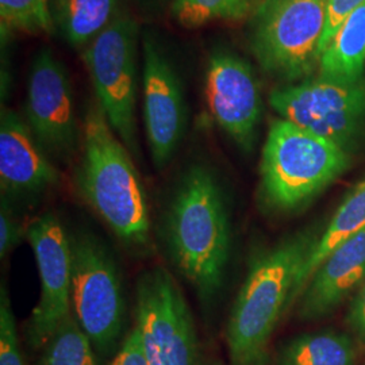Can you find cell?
Returning a JSON list of instances; mask_svg holds the SVG:
<instances>
[{
	"mask_svg": "<svg viewBox=\"0 0 365 365\" xmlns=\"http://www.w3.org/2000/svg\"><path fill=\"white\" fill-rule=\"evenodd\" d=\"M170 260L211 303L223 286L232 247V226L221 184L209 167L191 165L178 182L164 217Z\"/></svg>",
	"mask_w": 365,
	"mask_h": 365,
	"instance_id": "obj_1",
	"label": "cell"
},
{
	"mask_svg": "<svg viewBox=\"0 0 365 365\" xmlns=\"http://www.w3.org/2000/svg\"><path fill=\"white\" fill-rule=\"evenodd\" d=\"M318 238L306 229L252 259L226 327L230 365L269 364L274 331L289 309L297 276Z\"/></svg>",
	"mask_w": 365,
	"mask_h": 365,
	"instance_id": "obj_2",
	"label": "cell"
},
{
	"mask_svg": "<svg viewBox=\"0 0 365 365\" xmlns=\"http://www.w3.org/2000/svg\"><path fill=\"white\" fill-rule=\"evenodd\" d=\"M83 156L76 170L81 199L118 238L133 249L150 244V214L144 185L129 149L111 129L99 105L83 122Z\"/></svg>",
	"mask_w": 365,
	"mask_h": 365,
	"instance_id": "obj_3",
	"label": "cell"
},
{
	"mask_svg": "<svg viewBox=\"0 0 365 365\" xmlns=\"http://www.w3.org/2000/svg\"><path fill=\"white\" fill-rule=\"evenodd\" d=\"M349 167L339 145L286 119L271 123L262 148L260 199L274 212L306 207Z\"/></svg>",
	"mask_w": 365,
	"mask_h": 365,
	"instance_id": "obj_4",
	"label": "cell"
},
{
	"mask_svg": "<svg viewBox=\"0 0 365 365\" xmlns=\"http://www.w3.org/2000/svg\"><path fill=\"white\" fill-rule=\"evenodd\" d=\"M327 0H260L252 15L250 48L264 72L288 84L319 66Z\"/></svg>",
	"mask_w": 365,
	"mask_h": 365,
	"instance_id": "obj_5",
	"label": "cell"
},
{
	"mask_svg": "<svg viewBox=\"0 0 365 365\" xmlns=\"http://www.w3.org/2000/svg\"><path fill=\"white\" fill-rule=\"evenodd\" d=\"M72 252V314L99 356L122 344L126 302L111 252L96 235H69Z\"/></svg>",
	"mask_w": 365,
	"mask_h": 365,
	"instance_id": "obj_6",
	"label": "cell"
},
{
	"mask_svg": "<svg viewBox=\"0 0 365 365\" xmlns=\"http://www.w3.org/2000/svg\"><path fill=\"white\" fill-rule=\"evenodd\" d=\"M137 37L135 19L119 13L83 54L98 105L131 155L140 153L135 125Z\"/></svg>",
	"mask_w": 365,
	"mask_h": 365,
	"instance_id": "obj_7",
	"label": "cell"
},
{
	"mask_svg": "<svg viewBox=\"0 0 365 365\" xmlns=\"http://www.w3.org/2000/svg\"><path fill=\"white\" fill-rule=\"evenodd\" d=\"M149 365H200L195 321L176 279L165 268L137 283V322Z\"/></svg>",
	"mask_w": 365,
	"mask_h": 365,
	"instance_id": "obj_8",
	"label": "cell"
},
{
	"mask_svg": "<svg viewBox=\"0 0 365 365\" xmlns=\"http://www.w3.org/2000/svg\"><path fill=\"white\" fill-rule=\"evenodd\" d=\"M269 105L288 122L349 152L364 130L365 83L306 78L274 88Z\"/></svg>",
	"mask_w": 365,
	"mask_h": 365,
	"instance_id": "obj_9",
	"label": "cell"
},
{
	"mask_svg": "<svg viewBox=\"0 0 365 365\" xmlns=\"http://www.w3.org/2000/svg\"><path fill=\"white\" fill-rule=\"evenodd\" d=\"M41 280L38 302L25 327L31 351H41L53 333L72 315V252L71 240L53 212H43L27 225Z\"/></svg>",
	"mask_w": 365,
	"mask_h": 365,
	"instance_id": "obj_10",
	"label": "cell"
},
{
	"mask_svg": "<svg viewBox=\"0 0 365 365\" xmlns=\"http://www.w3.org/2000/svg\"><path fill=\"white\" fill-rule=\"evenodd\" d=\"M26 122L45 150L66 160L76 150L78 128L68 71L51 49L39 51L29 72Z\"/></svg>",
	"mask_w": 365,
	"mask_h": 365,
	"instance_id": "obj_11",
	"label": "cell"
},
{
	"mask_svg": "<svg viewBox=\"0 0 365 365\" xmlns=\"http://www.w3.org/2000/svg\"><path fill=\"white\" fill-rule=\"evenodd\" d=\"M211 117L235 145L250 153L257 140L262 102L252 66L226 49L211 52L205 81Z\"/></svg>",
	"mask_w": 365,
	"mask_h": 365,
	"instance_id": "obj_12",
	"label": "cell"
},
{
	"mask_svg": "<svg viewBox=\"0 0 365 365\" xmlns=\"http://www.w3.org/2000/svg\"><path fill=\"white\" fill-rule=\"evenodd\" d=\"M144 122L150 156L164 170L175 156L187 126L182 81L163 46L152 36L144 38Z\"/></svg>",
	"mask_w": 365,
	"mask_h": 365,
	"instance_id": "obj_13",
	"label": "cell"
},
{
	"mask_svg": "<svg viewBox=\"0 0 365 365\" xmlns=\"http://www.w3.org/2000/svg\"><path fill=\"white\" fill-rule=\"evenodd\" d=\"M60 180L45 148L29 123L10 108L0 115V187L1 196H36Z\"/></svg>",
	"mask_w": 365,
	"mask_h": 365,
	"instance_id": "obj_14",
	"label": "cell"
},
{
	"mask_svg": "<svg viewBox=\"0 0 365 365\" xmlns=\"http://www.w3.org/2000/svg\"><path fill=\"white\" fill-rule=\"evenodd\" d=\"M365 280V229L339 244L314 272L298 299V315L315 321L333 313Z\"/></svg>",
	"mask_w": 365,
	"mask_h": 365,
	"instance_id": "obj_15",
	"label": "cell"
},
{
	"mask_svg": "<svg viewBox=\"0 0 365 365\" xmlns=\"http://www.w3.org/2000/svg\"><path fill=\"white\" fill-rule=\"evenodd\" d=\"M363 229H365V180L357 184L352 192L344 199L324 233L319 235L313 250L303 262L292 289L289 307L298 302L302 291L327 256L339 244L357 235Z\"/></svg>",
	"mask_w": 365,
	"mask_h": 365,
	"instance_id": "obj_16",
	"label": "cell"
},
{
	"mask_svg": "<svg viewBox=\"0 0 365 365\" xmlns=\"http://www.w3.org/2000/svg\"><path fill=\"white\" fill-rule=\"evenodd\" d=\"M365 3L341 26L319 58V78L339 84L364 81Z\"/></svg>",
	"mask_w": 365,
	"mask_h": 365,
	"instance_id": "obj_17",
	"label": "cell"
},
{
	"mask_svg": "<svg viewBox=\"0 0 365 365\" xmlns=\"http://www.w3.org/2000/svg\"><path fill=\"white\" fill-rule=\"evenodd\" d=\"M353 339L339 331L304 333L287 341L276 354V365H354Z\"/></svg>",
	"mask_w": 365,
	"mask_h": 365,
	"instance_id": "obj_18",
	"label": "cell"
},
{
	"mask_svg": "<svg viewBox=\"0 0 365 365\" xmlns=\"http://www.w3.org/2000/svg\"><path fill=\"white\" fill-rule=\"evenodd\" d=\"M118 0H54L53 19L68 43H91L117 18Z\"/></svg>",
	"mask_w": 365,
	"mask_h": 365,
	"instance_id": "obj_19",
	"label": "cell"
},
{
	"mask_svg": "<svg viewBox=\"0 0 365 365\" xmlns=\"http://www.w3.org/2000/svg\"><path fill=\"white\" fill-rule=\"evenodd\" d=\"M260 0H170L173 21L184 29L215 22H241L252 18Z\"/></svg>",
	"mask_w": 365,
	"mask_h": 365,
	"instance_id": "obj_20",
	"label": "cell"
},
{
	"mask_svg": "<svg viewBox=\"0 0 365 365\" xmlns=\"http://www.w3.org/2000/svg\"><path fill=\"white\" fill-rule=\"evenodd\" d=\"M36 365H98L91 341L69 315L41 348Z\"/></svg>",
	"mask_w": 365,
	"mask_h": 365,
	"instance_id": "obj_21",
	"label": "cell"
},
{
	"mask_svg": "<svg viewBox=\"0 0 365 365\" xmlns=\"http://www.w3.org/2000/svg\"><path fill=\"white\" fill-rule=\"evenodd\" d=\"M1 25L26 33H51L54 25L49 0H0Z\"/></svg>",
	"mask_w": 365,
	"mask_h": 365,
	"instance_id": "obj_22",
	"label": "cell"
},
{
	"mask_svg": "<svg viewBox=\"0 0 365 365\" xmlns=\"http://www.w3.org/2000/svg\"><path fill=\"white\" fill-rule=\"evenodd\" d=\"M0 365H26L11 300L4 284L0 287Z\"/></svg>",
	"mask_w": 365,
	"mask_h": 365,
	"instance_id": "obj_23",
	"label": "cell"
},
{
	"mask_svg": "<svg viewBox=\"0 0 365 365\" xmlns=\"http://www.w3.org/2000/svg\"><path fill=\"white\" fill-rule=\"evenodd\" d=\"M27 238V226L16 217L6 196H1L0 205V257L4 259L9 252Z\"/></svg>",
	"mask_w": 365,
	"mask_h": 365,
	"instance_id": "obj_24",
	"label": "cell"
},
{
	"mask_svg": "<svg viewBox=\"0 0 365 365\" xmlns=\"http://www.w3.org/2000/svg\"><path fill=\"white\" fill-rule=\"evenodd\" d=\"M363 3H365V0H327L325 29L319 46L321 56L331 39L339 33L341 26Z\"/></svg>",
	"mask_w": 365,
	"mask_h": 365,
	"instance_id": "obj_25",
	"label": "cell"
},
{
	"mask_svg": "<svg viewBox=\"0 0 365 365\" xmlns=\"http://www.w3.org/2000/svg\"><path fill=\"white\" fill-rule=\"evenodd\" d=\"M110 365H149L145 354L143 333L137 324L122 341Z\"/></svg>",
	"mask_w": 365,
	"mask_h": 365,
	"instance_id": "obj_26",
	"label": "cell"
},
{
	"mask_svg": "<svg viewBox=\"0 0 365 365\" xmlns=\"http://www.w3.org/2000/svg\"><path fill=\"white\" fill-rule=\"evenodd\" d=\"M346 321L354 337L365 345V280L359 287V291L352 300V304L346 315Z\"/></svg>",
	"mask_w": 365,
	"mask_h": 365,
	"instance_id": "obj_27",
	"label": "cell"
}]
</instances>
